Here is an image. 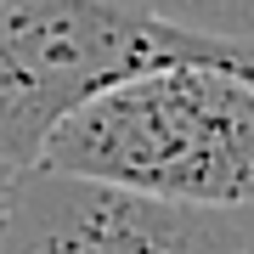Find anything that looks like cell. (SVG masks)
Here are the masks:
<instances>
[{
	"label": "cell",
	"instance_id": "1",
	"mask_svg": "<svg viewBox=\"0 0 254 254\" xmlns=\"http://www.w3.org/2000/svg\"><path fill=\"white\" fill-rule=\"evenodd\" d=\"M46 170L203 209L254 203V68L164 63L85 96L40 147Z\"/></svg>",
	"mask_w": 254,
	"mask_h": 254
},
{
	"label": "cell",
	"instance_id": "2",
	"mask_svg": "<svg viewBox=\"0 0 254 254\" xmlns=\"http://www.w3.org/2000/svg\"><path fill=\"white\" fill-rule=\"evenodd\" d=\"M164 63L254 68V40L203 34L130 0H0V158L40 164L63 113Z\"/></svg>",
	"mask_w": 254,
	"mask_h": 254
},
{
	"label": "cell",
	"instance_id": "3",
	"mask_svg": "<svg viewBox=\"0 0 254 254\" xmlns=\"http://www.w3.org/2000/svg\"><path fill=\"white\" fill-rule=\"evenodd\" d=\"M0 254H249L226 209L28 164L11 181Z\"/></svg>",
	"mask_w": 254,
	"mask_h": 254
},
{
	"label": "cell",
	"instance_id": "4",
	"mask_svg": "<svg viewBox=\"0 0 254 254\" xmlns=\"http://www.w3.org/2000/svg\"><path fill=\"white\" fill-rule=\"evenodd\" d=\"M130 6L170 17V23H187V28H203V34L254 40V0H130Z\"/></svg>",
	"mask_w": 254,
	"mask_h": 254
},
{
	"label": "cell",
	"instance_id": "5",
	"mask_svg": "<svg viewBox=\"0 0 254 254\" xmlns=\"http://www.w3.org/2000/svg\"><path fill=\"white\" fill-rule=\"evenodd\" d=\"M11 181H17V164L0 158V220H6V203H11Z\"/></svg>",
	"mask_w": 254,
	"mask_h": 254
}]
</instances>
